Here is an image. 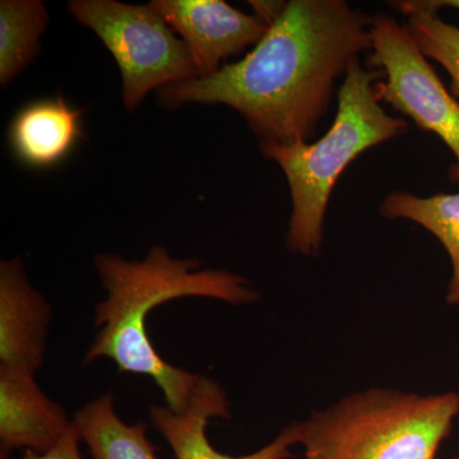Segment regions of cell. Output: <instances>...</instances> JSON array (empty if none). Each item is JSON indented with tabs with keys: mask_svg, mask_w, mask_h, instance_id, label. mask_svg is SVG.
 Returning <instances> with one entry per match:
<instances>
[{
	"mask_svg": "<svg viewBox=\"0 0 459 459\" xmlns=\"http://www.w3.org/2000/svg\"><path fill=\"white\" fill-rule=\"evenodd\" d=\"M83 113L84 108L74 107L62 96L30 102L9 124L12 153L26 168H56L84 140Z\"/></svg>",
	"mask_w": 459,
	"mask_h": 459,
	"instance_id": "8fae6325",
	"label": "cell"
},
{
	"mask_svg": "<svg viewBox=\"0 0 459 459\" xmlns=\"http://www.w3.org/2000/svg\"><path fill=\"white\" fill-rule=\"evenodd\" d=\"M151 421L170 446L177 459H289L291 446L300 443V422L287 425L268 446L241 457L216 451L208 440L205 429L208 420L230 419V401L221 385L210 377H202L186 412L177 413L168 406L152 404Z\"/></svg>",
	"mask_w": 459,
	"mask_h": 459,
	"instance_id": "ba28073f",
	"label": "cell"
},
{
	"mask_svg": "<svg viewBox=\"0 0 459 459\" xmlns=\"http://www.w3.org/2000/svg\"><path fill=\"white\" fill-rule=\"evenodd\" d=\"M151 5L180 36L199 77L216 74L226 59L255 48L270 29L223 0H153Z\"/></svg>",
	"mask_w": 459,
	"mask_h": 459,
	"instance_id": "52a82bcc",
	"label": "cell"
},
{
	"mask_svg": "<svg viewBox=\"0 0 459 459\" xmlns=\"http://www.w3.org/2000/svg\"><path fill=\"white\" fill-rule=\"evenodd\" d=\"M459 415V394L373 388L300 422L305 459H435Z\"/></svg>",
	"mask_w": 459,
	"mask_h": 459,
	"instance_id": "277c9868",
	"label": "cell"
},
{
	"mask_svg": "<svg viewBox=\"0 0 459 459\" xmlns=\"http://www.w3.org/2000/svg\"><path fill=\"white\" fill-rule=\"evenodd\" d=\"M49 22L41 0L0 2V83L7 87L25 71L40 50V38Z\"/></svg>",
	"mask_w": 459,
	"mask_h": 459,
	"instance_id": "5bb4252c",
	"label": "cell"
},
{
	"mask_svg": "<svg viewBox=\"0 0 459 459\" xmlns=\"http://www.w3.org/2000/svg\"><path fill=\"white\" fill-rule=\"evenodd\" d=\"M383 78L379 69L355 60L337 90L334 122L320 140L289 146L259 143L263 157L280 166L289 184L292 211L286 246L290 252L319 255L329 199L347 166L365 151L407 132L406 120L386 113L377 98V83Z\"/></svg>",
	"mask_w": 459,
	"mask_h": 459,
	"instance_id": "3957f363",
	"label": "cell"
},
{
	"mask_svg": "<svg viewBox=\"0 0 459 459\" xmlns=\"http://www.w3.org/2000/svg\"><path fill=\"white\" fill-rule=\"evenodd\" d=\"M370 32L367 66L385 74V81L377 83V98L446 144L455 160L449 169V179L459 184L458 100L420 50L407 23L391 14L377 13Z\"/></svg>",
	"mask_w": 459,
	"mask_h": 459,
	"instance_id": "8992f818",
	"label": "cell"
},
{
	"mask_svg": "<svg viewBox=\"0 0 459 459\" xmlns=\"http://www.w3.org/2000/svg\"><path fill=\"white\" fill-rule=\"evenodd\" d=\"M81 439L74 425L66 431L60 442L50 449L49 452L39 453L26 452V455L20 459H82L80 449Z\"/></svg>",
	"mask_w": 459,
	"mask_h": 459,
	"instance_id": "2e32d148",
	"label": "cell"
},
{
	"mask_svg": "<svg viewBox=\"0 0 459 459\" xmlns=\"http://www.w3.org/2000/svg\"><path fill=\"white\" fill-rule=\"evenodd\" d=\"M247 3L255 11V17L267 27L273 25L287 7V2L281 0H250Z\"/></svg>",
	"mask_w": 459,
	"mask_h": 459,
	"instance_id": "e0dca14e",
	"label": "cell"
},
{
	"mask_svg": "<svg viewBox=\"0 0 459 459\" xmlns=\"http://www.w3.org/2000/svg\"><path fill=\"white\" fill-rule=\"evenodd\" d=\"M74 427L92 459H159L147 425L124 422L115 412L113 394L84 404L74 415Z\"/></svg>",
	"mask_w": 459,
	"mask_h": 459,
	"instance_id": "7c38bea8",
	"label": "cell"
},
{
	"mask_svg": "<svg viewBox=\"0 0 459 459\" xmlns=\"http://www.w3.org/2000/svg\"><path fill=\"white\" fill-rule=\"evenodd\" d=\"M74 425L65 411L36 383L35 374L0 367V446L2 455L14 449L49 452Z\"/></svg>",
	"mask_w": 459,
	"mask_h": 459,
	"instance_id": "30bf717a",
	"label": "cell"
},
{
	"mask_svg": "<svg viewBox=\"0 0 459 459\" xmlns=\"http://www.w3.org/2000/svg\"><path fill=\"white\" fill-rule=\"evenodd\" d=\"M437 8H455L459 11V0H433Z\"/></svg>",
	"mask_w": 459,
	"mask_h": 459,
	"instance_id": "ac0fdd59",
	"label": "cell"
},
{
	"mask_svg": "<svg viewBox=\"0 0 459 459\" xmlns=\"http://www.w3.org/2000/svg\"><path fill=\"white\" fill-rule=\"evenodd\" d=\"M373 16L346 0H290L243 59L157 91V104L226 105L259 143H309L327 117L338 81L371 50Z\"/></svg>",
	"mask_w": 459,
	"mask_h": 459,
	"instance_id": "6da1fadb",
	"label": "cell"
},
{
	"mask_svg": "<svg viewBox=\"0 0 459 459\" xmlns=\"http://www.w3.org/2000/svg\"><path fill=\"white\" fill-rule=\"evenodd\" d=\"M51 307L21 258L0 262V367L35 374L45 361Z\"/></svg>",
	"mask_w": 459,
	"mask_h": 459,
	"instance_id": "9c48e42d",
	"label": "cell"
},
{
	"mask_svg": "<svg viewBox=\"0 0 459 459\" xmlns=\"http://www.w3.org/2000/svg\"><path fill=\"white\" fill-rule=\"evenodd\" d=\"M66 8L113 56L122 74L126 110L140 108L152 91L199 77L186 44L151 3L72 0Z\"/></svg>",
	"mask_w": 459,
	"mask_h": 459,
	"instance_id": "5b68a950",
	"label": "cell"
},
{
	"mask_svg": "<svg viewBox=\"0 0 459 459\" xmlns=\"http://www.w3.org/2000/svg\"><path fill=\"white\" fill-rule=\"evenodd\" d=\"M391 7L409 18V26L420 50L451 75V93L459 101V27L446 22L433 0H395Z\"/></svg>",
	"mask_w": 459,
	"mask_h": 459,
	"instance_id": "9a60e30c",
	"label": "cell"
},
{
	"mask_svg": "<svg viewBox=\"0 0 459 459\" xmlns=\"http://www.w3.org/2000/svg\"><path fill=\"white\" fill-rule=\"evenodd\" d=\"M93 263L108 296L96 305L99 331L83 364L107 358L117 364L119 373L152 377L169 409L186 412L202 376L174 367L160 356L148 337V316L159 305L180 298L252 304L258 300V291L240 274L201 270L199 259L175 258L160 246L151 247L142 261L99 253Z\"/></svg>",
	"mask_w": 459,
	"mask_h": 459,
	"instance_id": "7a4b0ae2",
	"label": "cell"
},
{
	"mask_svg": "<svg viewBox=\"0 0 459 459\" xmlns=\"http://www.w3.org/2000/svg\"><path fill=\"white\" fill-rule=\"evenodd\" d=\"M379 212L386 220H409L422 226L442 243L452 262L446 304L459 307V193L419 197L394 190L383 198Z\"/></svg>",
	"mask_w": 459,
	"mask_h": 459,
	"instance_id": "4fadbf2b",
	"label": "cell"
},
{
	"mask_svg": "<svg viewBox=\"0 0 459 459\" xmlns=\"http://www.w3.org/2000/svg\"><path fill=\"white\" fill-rule=\"evenodd\" d=\"M455 459H459V457H457V458H455Z\"/></svg>",
	"mask_w": 459,
	"mask_h": 459,
	"instance_id": "d6986e66",
	"label": "cell"
}]
</instances>
